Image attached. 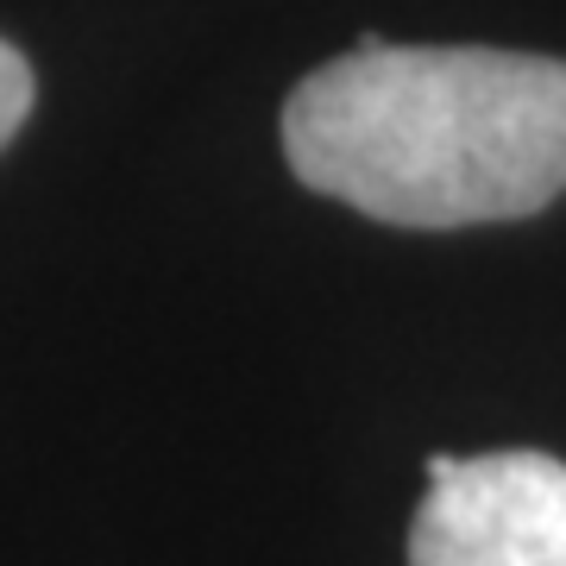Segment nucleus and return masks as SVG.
Returning a JSON list of instances; mask_svg holds the SVG:
<instances>
[{
    "label": "nucleus",
    "instance_id": "obj_1",
    "mask_svg": "<svg viewBox=\"0 0 566 566\" xmlns=\"http://www.w3.org/2000/svg\"><path fill=\"white\" fill-rule=\"evenodd\" d=\"M283 158L385 227H485L566 196V63L359 39L283 102Z\"/></svg>",
    "mask_w": 566,
    "mask_h": 566
},
{
    "label": "nucleus",
    "instance_id": "obj_2",
    "mask_svg": "<svg viewBox=\"0 0 566 566\" xmlns=\"http://www.w3.org/2000/svg\"><path fill=\"white\" fill-rule=\"evenodd\" d=\"M409 566H566V465L547 453H434Z\"/></svg>",
    "mask_w": 566,
    "mask_h": 566
},
{
    "label": "nucleus",
    "instance_id": "obj_3",
    "mask_svg": "<svg viewBox=\"0 0 566 566\" xmlns=\"http://www.w3.org/2000/svg\"><path fill=\"white\" fill-rule=\"evenodd\" d=\"M25 114H32V63L0 39V151L25 126Z\"/></svg>",
    "mask_w": 566,
    "mask_h": 566
}]
</instances>
